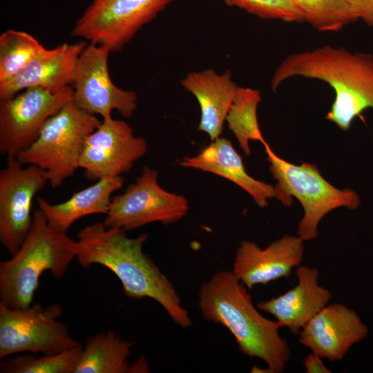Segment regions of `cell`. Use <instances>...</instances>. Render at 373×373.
<instances>
[{"label":"cell","mask_w":373,"mask_h":373,"mask_svg":"<svg viewBox=\"0 0 373 373\" xmlns=\"http://www.w3.org/2000/svg\"><path fill=\"white\" fill-rule=\"evenodd\" d=\"M126 232L107 228L103 222L85 227L77 234V261L84 268L93 265L106 267L119 280L128 298L153 299L178 326H191V318L174 285L143 251L149 235L130 238Z\"/></svg>","instance_id":"6da1fadb"},{"label":"cell","mask_w":373,"mask_h":373,"mask_svg":"<svg viewBox=\"0 0 373 373\" xmlns=\"http://www.w3.org/2000/svg\"><path fill=\"white\" fill-rule=\"evenodd\" d=\"M296 77L318 79L333 88L334 100L325 119L342 131H348L363 111L373 109V54L329 45L290 54L274 72L272 90Z\"/></svg>","instance_id":"7a4b0ae2"},{"label":"cell","mask_w":373,"mask_h":373,"mask_svg":"<svg viewBox=\"0 0 373 373\" xmlns=\"http://www.w3.org/2000/svg\"><path fill=\"white\" fill-rule=\"evenodd\" d=\"M247 289L232 271H219L200 288V311L207 321L226 327L242 354L263 361L269 373H281L291 356L282 327L259 312Z\"/></svg>","instance_id":"3957f363"},{"label":"cell","mask_w":373,"mask_h":373,"mask_svg":"<svg viewBox=\"0 0 373 373\" xmlns=\"http://www.w3.org/2000/svg\"><path fill=\"white\" fill-rule=\"evenodd\" d=\"M77 252V241L52 228L40 209H36L17 251L0 262V303L10 308L30 305L43 273L62 278Z\"/></svg>","instance_id":"277c9868"},{"label":"cell","mask_w":373,"mask_h":373,"mask_svg":"<svg viewBox=\"0 0 373 373\" xmlns=\"http://www.w3.org/2000/svg\"><path fill=\"white\" fill-rule=\"evenodd\" d=\"M264 147L269 171L277 181L275 198L290 206L294 197L303 208L297 233L304 242L317 238L318 224L329 211L339 207L350 210L359 207L361 199L356 191L335 187L322 176L316 165L308 162L296 165L280 157L269 144Z\"/></svg>","instance_id":"5b68a950"},{"label":"cell","mask_w":373,"mask_h":373,"mask_svg":"<svg viewBox=\"0 0 373 373\" xmlns=\"http://www.w3.org/2000/svg\"><path fill=\"white\" fill-rule=\"evenodd\" d=\"M100 123L71 100L46 122L35 142L17 158L23 165L44 169L50 186L58 188L79 168L86 141Z\"/></svg>","instance_id":"8992f818"},{"label":"cell","mask_w":373,"mask_h":373,"mask_svg":"<svg viewBox=\"0 0 373 373\" xmlns=\"http://www.w3.org/2000/svg\"><path fill=\"white\" fill-rule=\"evenodd\" d=\"M59 303L10 308L0 303V358L23 352L52 355L82 346L59 321Z\"/></svg>","instance_id":"52a82bcc"},{"label":"cell","mask_w":373,"mask_h":373,"mask_svg":"<svg viewBox=\"0 0 373 373\" xmlns=\"http://www.w3.org/2000/svg\"><path fill=\"white\" fill-rule=\"evenodd\" d=\"M188 210L187 199L161 187L157 171L146 166L123 193L112 197L103 224L128 231L155 222L174 223Z\"/></svg>","instance_id":"ba28073f"},{"label":"cell","mask_w":373,"mask_h":373,"mask_svg":"<svg viewBox=\"0 0 373 373\" xmlns=\"http://www.w3.org/2000/svg\"><path fill=\"white\" fill-rule=\"evenodd\" d=\"M174 0H92L71 35L119 51Z\"/></svg>","instance_id":"9c48e42d"},{"label":"cell","mask_w":373,"mask_h":373,"mask_svg":"<svg viewBox=\"0 0 373 373\" xmlns=\"http://www.w3.org/2000/svg\"><path fill=\"white\" fill-rule=\"evenodd\" d=\"M71 86L52 92L27 88L0 100V153L17 157L37 139L46 122L73 100Z\"/></svg>","instance_id":"30bf717a"},{"label":"cell","mask_w":373,"mask_h":373,"mask_svg":"<svg viewBox=\"0 0 373 373\" xmlns=\"http://www.w3.org/2000/svg\"><path fill=\"white\" fill-rule=\"evenodd\" d=\"M110 52L104 46L87 44L75 66L73 101L80 109L102 119L111 117L113 110L129 117L137 108V96L134 90L122 89L113 82L108 64Z\"/></svg>","instance_id":"8fae6325"},{"label":"cell","mask_w":373,"mask_h":373,"mask_svg":"<svg viewBox=\"0 0 373 373\" xmlns=\"http://www.w3.org/2000/svg\"><path fill=\"white\" fill-rule=\"evenodd\" d=\"M48 182L46 172L7 157L0 171V242L10 256L19 249L32 222V201Z\"/></svg>","instance_id":"7c38bea8"},{"label":"cell","mask_w":373,"mask_h":373,"mask_svg":"<svg viewBox=\"0 0 373 373\" xmlns=\"http://www.w3.org/2000/svg\"><path fill=\"white\" fill-rule=\"evenodd\" d=\"M147 150V141L135 136L127 122L112 117L104 118L88 137L79 168L91 180L121 176L131 171Z\"/></svg>","instance_id":"4fadbf2b"},{"label":"cell","mask_w":373,"mask_h":373,"mask_svg":"<svg viewBox=\"0 0 373 373\" xmlns=\"http://www.w3.org/2000/svg\"><path fill=\"white\" fill-rule=\"evenodd\" d=\"M369 329L356 312L341 303L327 305L298 333L299 342L329 361L342 360L365 338Z\"/></svg>","instance_id":"5bb4252c"},{"label":"cell","mask_w":373,"mask_h":373,"mask_svg":"<svg viewBox=\"0 0 373 373\" xmlns=\"http://www.w3.org/2000/svg\"><path fill=\"white\" fill-rule=\"evenodd\" d=\"M304 241L285 235L262 249L256 242L242 240L237 249L232 272L248 289L258 284L287 278L304 256Z\"/></svg>","instance_id":"9a60e30c"},{"label":"cell","mask_w":373,"mask_h":373,"mask_svg":"<svg viewBox=\"0 0 373 373\" xmlns=\"http://www.w3.org/2000/svg\"><path fill=\"white\" fill-rule=\"evenodd\" d=\"M87 44L82 40L50 49L44 48L21 73L0 84V100L30 88L57 92L71 85L77 61Z\"/></svg>","instance_id":"2e32d148"},{"label":"cell","mask_w":373,"mask_h":373,"mask_svg":"<svg viewBox=\"0 0 373 373\" xmlns=\"http://www.w3.org/2000/svg\"><path fill=\"white\" fill-rule=\"evenodd\" d=\"M296 274L298 284L285 293L257 303L259 310L274 316L281 327L298 334L306 324L327 306L329 290L318 284V270L300 265Z\"/></svg>","instance_id":"e0dca14e"},{"label":"cell","mask_w":373,"mask_h":373,"mask_svg":"<svg viewBox=\"0 0 373 373\" xmlns=\"http://www.w3.org/2000/svg\"><path fill=\"white\" fill-rule=\"evenodd\" d=\"M193 94L200 108L198 131L207 133L211 141L220 137L227 115L238 86L229 70L218 73L213 69L188 73L180 82Z\"/></svg>","instance_id":"ac0fdd59"},{"label":"cell","mask_w":373,"mask_h":373,"mask_svg":"<svg viewBox=\"0 0 373 373\" xmlns=\"http://www.w3.org/2000/svg\"><path fill=\"white\" fill-rule=\"evenodd\" d=\"M179 165L227 179L248 193L260 207H266L268 200L275 198L274 186L249 175L242 157L227 138L219 137L211 141L198 155L184 157Z\"/></svg>","instance_id":"d6986e66"},{"label":"cell","mask_w":373,"mask_h":373,"mask_svg":"<svg viewBox=\"0 0 373 373\" xmlns=\"http://www.w3.org/2000/svg\"><path fill=\"white\" fill-rule=\"evenodd\" d=\"M124 178H104L73 194L67 200L51 204L37 196L39 209L54 229L66 232L79 219L92 214L108 212L112 194L124 184Z\"/></svg>","instance_id":"ffe728a7"},{"label":"cell","mask_w":373,"mask_h":373,"mask_svg":"<svg viewBox=\"0 0 373 373\" xmlns=\"http://www.w3.org/2000/svg\"><path fill=\"white\" fill-rule=\"evenodd\" d=\"M134 343L108 330L89 336L74 373H126Z\"/></svg>","instance_id":"44dd1931"},{"label":"cell","mask_w":373,"mask_h":373,"mask_svg":"<svg viewBox=\"0 0 373 373\" xmlns=\"http://www.w3.org/2000/svg\"><path fill=\"white\" fill-rule=\"evenodd\" d=\"M261 101L259 90L238 86L233 102L226 117L228 128L233 133L245 155L251 153L249 142L258 141L264 146L265 140L258 122L257 108Z\"/></svg>","instance_id":"7402d4cb"},{"label":"cell","mask_w":373,"mask_h":373,"mask_svg":"<svg viewBox=\"0 0 373 373\" xmlns=\"http://www.w3.org/2000/svg\"><path fill=\"white\" fill-rule=\"evenodd\" d=\"M45 47L32 35L8 29L0 35V84L21 73Z\"/></svg>","instance_id":"603a6c76"},{"label":"cell","mask_w":373,"mask_h":373,"mask_svg":"<svg viewBox=\"0 0 373 373\" xmlns=\"http://www.w3.org/2000/svg\"><path fill=\"white\" fill-rule=\"evenodd\" d=\"M290 1L303 20L319 31H338L357 21L345 0Z\"/></svg>","instance_id":"cb8c5ba5"},{"label":"cell","mask_w":373,"mask_h":373,"mask_svg":"<svg viewBox=\"0 0 373 373\" xmlns=\"http://www.w3.org/2000/svg\"><path fill=\"white\" fill-rule=\"evenodd\" d=\"M83 346L57 354L35 356L21 354L3 359L1 373H74L79 363Z\"/></svg>","instance_id":"d4e9b609"},{"label":"cell","mask_w":373,"mask_h":373,"mask_svg":"<svg viewBox=\"0 0 373 373\" xmlns=\"http://www.w3.org/2000/svg\"><path fill=\"white\" fill-rule=\"evenodd\" d=\"M260 18L285 22H302V17L290 0H224Z\"/></svg>","instance_id":"484cf974"},{"label":"cell","mask_w":373,"mask_h":373,"mask_svg":"<svg viewBox=\"0 0 373 373\" xmlns=\"http://www.w3.org/2000/svg\"><path fill=\"white\" fill-rule=\"evenodd\" d=\"M355 18L373 28V0H345Z\"/></svg>","instance_id":"4316f807"},{"label":"cell","mask_w":373,"mask_h":373,"mask_svg":"<svg viewBox=\"0 0 373 373\" xmlns=\"http://www.w3.org/2000/svg\"><path fill=\"white\" fill-rule=\"evenodd\" d=\"M318 354L312 352L303 358V364L307 373H331L332 371L324 364Z\"/></svg>","instance_id":"83f0119b"},{"label":"cell","mask_w":373,"mask_h":373,"mask_svg":"<svg viewBox=\"0 0 373 373\" xmlns=\"http://www.w3.org/2000/svg\"><path fill=\"white\" fill-rule=\"evenodd\" d=\"M148 370L149 367L144 359L139 360L129 367V372H149Z\"/></svg>","instance_id":"f1b7e54d"}]
</instances>
